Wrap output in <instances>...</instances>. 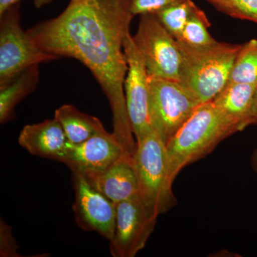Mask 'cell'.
I'll return each instance as SVG.
<instances>
[{
	"label": "cell",
	"mask_w": 257,
	"mask_h": 257,
	"mask_svg": "<svg viewBox=\"0 0 257 257\" xmlns=\"http://www.w3.org/2000/svg\"><path fill=\"white\" fill-rule=\"evenodd\" d=\"M133 17L128 0H71L59 16L27 31L41 50L76 59L92 72L109 101L113 133L132 155L137 142L125 99L124 41Z\"/></svg>",
	"instance_id": "6da1fadb"
},
{
	"label": "cell",
	"mask_w": 257,
	"mask_h": 257,
	"mask_svg": "<svg viewBox=\"0 0 257 257\" xmlns=\"http://www.w3.org/2000/svg\"><path fill=\"white\" fill-rule=\"evenodd\" d=\"M177 42L182 54L179 82L199 104L212 101L229 82L241 45L216 41L194 47Z\"/></svg>",
	"instance_id": "7a4b0ae2"
},
{
	"label": "cell",
	"mask_w": 257,
	"mask_h": 257,
	"mask_svg": "<svg viewBox=\"0 0 257 257\" xmlns=\"http://www.w3.org/2000/svg\"><path fill=\"white\" fill-rule=\"evenodd\" d=\"M237 132L212 101L200 104L166 145L172 183L186 166L209 155L224 139Z\"/></svg>",
	"instance_id": "3957f363"
},
{
	"label": "cell",
	"mask_w": 257,
	"mask_h": 257,
	"mask_svg": "<svg viewBox=\"0 0 257 257\" xmlns=\"http://www.w3.org/2000/svg\"><path fill=\"white\" fill-rule=\"evenodd\" d=\"M133 160L140 195L147 207L158 216L175 207L177 200L172 192L167 147L155 130L137 142Z\"/></svg>",
	"instance_id": "277c9868"
},
{
	"label": "cell",
	"mask_w": 257,
	"mask_h": 257,
	"mask_svg": "<svg viewBox=\"0 0 257 257\" xmlns=\"http://www.w3.org/2000/svg\"><path fill=\"white\" fill-rule=\"evenodd\" d=\"M20 10L16 5L0 15V87L32 66L59 59L41 50L24 31Z\"/></svg>",
	"instance_id": "5b68a950"
},
{
	"label": "cell",
	"mask_w": 257,
	"mask_h": 257,
	"mask_svg": "<svg viewBox=\"0 0 257 257\" xmlns=\"http://www.w3.org/2000/svg\"><path fill=\"white\" fill-rule=\"evenodd\" d=\"M133 39L149 77L179 82L182 54L178 42L156 15L140 16L138 31Z\"/></svg>",
	"instance_id": "8992f818"
},
{
	"label": "cell",
	"mask_w": 257,
	"mask_h": 257,
	"mask_svg": "<svg viewBox=\"0 0 257 257\" xmlns=\"http://www.w3.org/2000/svg\"><path fill=\"white\" fill-rule=\"evenodd\" d=\"M199 105L179 82L149 77L150 122L166 145Z\"/></svg>",
	"instance_id": "52a82bcc"
},
{
	"label": "cell",
	"mask_w": 257,
	"mask_h": 257,
	"mask_svg": "<svg viewBox=\"0 0 257 257\" xmlns=\"http://www.w3.org/2000/svg\"><path fill=\"white\" fill-rule=\"evenodd\" d=\"M157 217L140 194L116 204L114 233L110 240L111 256H136L153 232Z\"/></svg>",
	"instance_id": "ba28073f"
},
{
	"label": "cell",
	"mask_w": 257,
	"mask_h": 257,
	"mask_svg": "<svg viewBox=\"0 0 257 257\" xmlns=\"http://www.w3.org/2000/svg\"><path fill=\"white\" fill-rule=\"evenodd\" d=\"M124 50L128 64L125 99L132 130L138 142L153 130L149 111V75L130 32L125 37Z\"/></svg>",
	"instance_id": "9c48e42d"
},
{
	"label": "cell",
	"mask_w": 257,
	"mask_h": 257,
	"mask_svg": "<svg viewBox=\"0 0 257 257\" xmlns=\"http://www.w3.org/2000/svg\"><path fill=\"white\" fill-rule=\"evenodd\" d=\"M126 154L130 155L114 133L106 130L83 143L68 142L59 162L67 165L72 173L90 179L104 172Z\"/></svg>",
	"instance_id": "30bf717a"
},
{
	"label": "cell",
	"mask_w": 257,
	"mask_h": 257,
	"mask_svg": "<svg viewBox=\"0 0 257 257\" xmlns=\"http://www.w3.org/2000/svg\"><path fill=\"white\" fill-rule=\"evenodd\" d=\"M73 175L76 221L84 231H95L106 239L114 236L116 204L109 200L84 176Z\"/></svg>",
	"instance_id": "8fae6325"
},
{
	"label": "cell",
	"mask_w": 257,
	"mask_h": 257,
	"mask_svg": "<svg viewBox=\"0 0 257 257\" xmlns=\"http://www.w3.org/2000/svg\"><path fill=\"white\" fill-rule=\"evenodd\" d=\"M87 179L97 190L116 204L140 194L133 155L128 154L104 172Z\"/></svg>",
	"instance_id": "7c38bea8"
},
{
	"label": "cell",
	"mask_w": 257,
	"mask_h": 257,
	"mask_svg": "<svg viewBox=\"0 0 257 257\" xmlns=\"http://www.w3.org/2000/svg\"><path fill=\"white\" fill-rule=\"evenodd\" d=\"M18 142L32 155L57 161L68 143L63 128L55 118L24 126Z\"/></svg>",
	"instance_id": "4fadbf2b"
},
{
	"label": "cell",
	"mask_w": 257,
	"mask_h": 257,
	"mask_svg": "<svg viewBox=\"0 0 257 257\" xmlns=\"http://www.w3.org/2000/svg\"><path fill=\"white\" fill-rule=\"evenodd\" d=\"M257 85L228 82L213 99L217 110L238 132L251 125V113Z\"/></svg>",
	"instance_id": "5bb4252c"
},
{
	"label": "cell",
	"mask_w": 257,
	"mask_h": 257,
	"mask_svg": "<svg viewBox=\"0 0 257 257\" xmlns=\"http://www.w3.org/2000/svg\"><path fill=\"white\" fill-rule=\"evenodd\" d=\"M55 119L63 128L69 143L79 144L106 131L100 120L85 114L72 104H64L55 111Z\"/></svg>",
	"instance_id": "9a60e30c"
},
{
	"label": "cell",
	"mask_w": 257,
	"mask_h": 257,
	"mask_svg": "<svg viewBox=\"0 0 257 257\" xmlns=\"http://www.w3.org/2000/svg\"><path fill=\"white\" fill-rule=\"evenodd\" d=\"M40 80L39 65L25 69L8 85L0 87V122L15 119L17 105L36 89Z\"/></svg>",
	"instance_id": "2e32d148"
},
{
	"label": "cell",
	"mask_w": 257,
	"mask_h": 257,
	"mask_svg": "<svg viewBox=\"0 0 257 257\" xmlns=\"http://www.w3.org/2000/svg\"><path fill=\"white\" fill-rule=\"evenodd\" d=\"M228 82L257 85V40L241 45L230 74Z\"/></svg>",
	"instance_id": "e0dca14e"
},
{
	"label": "cell",
	"mask_w": 257,
	"mask_h": 257,
	"mask_svg": "<svg viewBox=\"0 0 257 257\" xmlns=\"http://www.w3.org/2000/svg\"><path fill=\"white\" fill-rule=\"evenodd\" d=\"M199 8L192 0H183L167 7L155 15L167 31L177 40L189 18Z\"/></svg>",
	"instance_id": "ac0fdd59"
},
{
	"label": "cell",
	"mask_w": 257,
	"mask_h": 257,
	"mask_svg": "<svg viewBox=\"0 0 257 257\" xmlns=\"http://www.w3.org/2000/svg\"><path fill=\"white\" fill-rule=\"evenodd\" d=\"M211 26L207 15L199 8L186 24L180 37L177 40L194 47L207 46L215 43L208 28Z\"/></svg>",
	"instance_id": "d6986e66"
},
{
	"label": "cell",
	"mask_w": 257,
	"mask_h": 257,
	"mask_svg": "<svg viewBox=\"0 0 257 257\" xmlns=\"http://www.w3.org/2000/svg\"><path fill=\"white\" fill-rule=\"evenodd\" d=\"M218 10L232 18L257 24V0H229Z\"/></svg>",
	"instance_id": "ffe728a7"
},
{
	"label": "cell",
	"mask_w": 257,
	"mask_h": 257,
	"mask_svg": "<svg viewBox=\"0 0 257 257\" xmlns=\"http://www.w3.org/2000/svg\"><path fill=\"white\" fill-rule=\"evenodd\" d=\"M183 0H128L130 10L134 16L157 14L167 7Z\"/></svg>",
	"instance_id": "44dd1931"
},
{
	"label": "cell",
	"mask_w": 257,
	"mask_h": 257,
	"mask_svg": "<svg viewBox=\"0 0 257 257\" xmlns=\"http://www.w3.org/2000/svg\"><path fill=\"white\" fill-rule=\"evenodd\" d=\"M18 244L12 234L11 227L4 221L0 224V256L3 257H20L18 252Z\"/></svg>",
	"instance_id": "7402d4cb"
},
{
	"label": "cell",
	"mask_w": 257,
	"mask_h": 257,
	"mask_svg": "<svg viewBox=\"0 0 257 257\" xmlns=\"http://www.w3.org/2000/svg\"><path fill=\"white\" fill-rule=\"evenodd\" d=\"M23 0H0V15L15 5L20 4Z\"/></svg>",
	"instance_id": "603a6c76"
},
{
	"label": "cell",
	"mask_w": 257,
	"mask_h": 257,
	"mask_svg": "<svg viewBox=\"0 0 257 257\" xmlns=\"http://www.w3.org/2000/svg\"><path fill=\"white\" fill-rule=\"evenodd\" d=\"M257 124V88L253 98L252 109L251 113V125Z\"/></svg>",
	"instance_id": "cb8c5ba5"
},
{
	"label": "cell",
	"mask_w": 257,
	"mask_h": 257,
	"mask_svg": "<svg viewBox=\"0 0 257 257\" xmlns=\"http://www.w3.org/2000/svg\"><path fill=\"white\" fill-rule=\"evenodd\" d=\"M209 3H210L214 8L219 10L221 7H222L225 3H227L229 0H207Z\"/></svg>",
	"instance_id": "d4e9b609"
},
{
	"label": "cell",
	"mask_w": 257,
	"mask_h": 257,
	"mask_svg": "<svg viewBox=\"0 0 257 257\" xmlns=\"http://www.w3.org/2000/svg\"><path fill=\"white\" fill-rule=\"evenodd\" d=\"M53 0H34L35 7L37 8H41L45 5L50 4Z\"/></svg>",
	"instance_id": "484cf974"
},
{
	"label": "cell",
	"mask_w": 257,
	"mask_h": 257,
	"mask_svg": "<svg viewBox=\"0 0 257 257\" xmlns=\"http://www.w3.org/2000/svg\"><path fill=\"white\" fill-rule=\"evenodd\" d=\"M251 166H252L253 170L255 171L257 175V148L253 152L252 157H251Z\"/></svg>",
	"instance_id": "4316f807"
}]
</instances>
